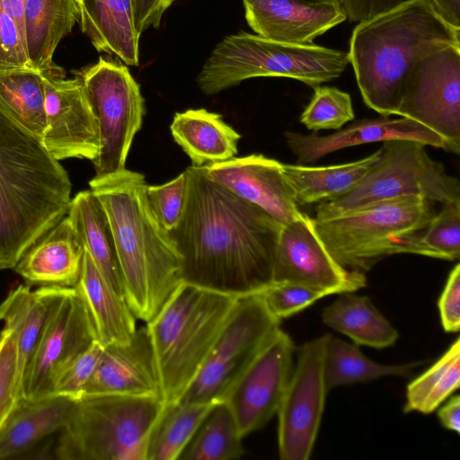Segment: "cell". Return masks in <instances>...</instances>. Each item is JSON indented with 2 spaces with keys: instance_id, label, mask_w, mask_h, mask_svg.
<instances>
[{
  "instance_id": "6da1fadb",
  "label": "cell",
  "mask_w": 460,
  "mask_h": 460,
  "mask_svg": "<svg viewBox=\"0 0 460 460\" xmlns=\"http://www.w3.org/2000/svg\"><path fill=\"white\" fill-rule=\"evenodd\" d=\"M183 215L170 231L182 261V281L241 297L272 283L282 225L209 179L202 166L185 170Z\"/></svg>"
},
{
  "instance_id": "7a4b0ae2",
  "label": "cell",
  "mask_w": 460,
  "mask_h": 460,
  "mask_svg": "<svg viewBox=\"0 0 460 460\" xmlns=\"http://www.w3.org/2000/svg\"><path fill=\"white\" fill-rule=\"evenodd\" d=\"M89 185L112 232L124 297L147 323L183 282L181 254L149 207L142 173L124 169Z\"/></svg>"
},
{
  "instance_id": "3957f363",
  "label": "cell",
  "mask_w": 460,
  "mask_h": 460,
  "mask_svg": "<svg viewBox=\"0 0 460 460\" xmlns=\"http://www.w3.org/2000/svg\"><path fill=\"white\" fill-rule=\"evenodd\" d=\"M451 45H460V28L447 22L428 0H403L358 23L348 54L364 102L381 116L396 115L414 64Z\"/></svg>"
},
{
  "instance_id": "277c9868",
  "label": "cell",
  "mask_w": 460,
  "mask_h": 460,
  "mask_svg": "<svg viewBox=\"0 0 460 460\" xmlns=\"http://www.w3.org/2000/svg\"><path fill=\"white\" fill-rule=\"evenodd\" d=\"M71 190L59 161L0 111V270L67 214Z\"/></svg>"
},
{
  "instance_id": "5b68a950",
  "label": "cell",
  "mask_w": 460,
  "mask_h": 460,
  "mask_svg": "<svg viewBox=\"0 0 460 460\" xmlns=\"http://www.w3.org/2000/svg\"><path fill=\"white\" fill-rule=\"evenodd\" d=\"M237 299L182 282L146 323L164 403L196 377Z\"/></svg>"
},
{
  "instance_id": "8992f818",
  "label": "cell",
  "mask_w": 460,
  "mask_h": 460,
  "mask_svg": "<svg viewBox=\"0 0 460 460\" xmlns=\"http://www.w3.org/2000/svg\"><path fill=\"white\" fill-rule=\"evenodd\" d=\"M349 64L345 51L315 44L297 45L238 32L212 50L197 77L207 95L254 77H287L315 88L341 75Z\"/></svg>"
},
{
  "instance_id": "52a82bcc",
  "label": "cell",
  "mask_w": 460,
  "mask_h": 460,
  "mask_svg": "<svg viewBox=\"0 0 460 460\" xmlns=\"http://www.w3.org/2000/svg\"><path fill=\"white\" fill-rule=\"evenodd\" d=\"M164 405L159 397H82L60 430L55 455L61 460H146Z\"/></svg>"
},
{
  "instance_id": "ba28073f",
  "label": "cell",
  "mask_w": 460,
  "mask_h": 460,
  "mask_svg": "<svg viewBox=\"0 0 460 460\" xmlns=\"http://www.w3.org/2000/svg\"><path fill=\"white\" fill-rule=\"evenodd\" d=\"M433 202L418 196L375 203L315 220V230L334 260L364 273L386 256L399 254L400 239L423 229L435 215Z\"/></svg>"
},
{
  "instance_id": "9c48e42d",
  "label": "cell",
  "mask_w": 460,
  "mask_h": 460,
  "mask_svg": "<svg viewBox=\"0 0 460 460\" xmlns=\"http://www.w3.org/2000/svg\"><path fill=\"white\" fill-rule=\"evenodd\" d=\"M378 162L349 192L321 202L315 220L330 219L375 203L404 197H422L431 202H460V183L428 155L425 145L407 140L383 142Z\"/></svg>"
},
{
  "instance_id": "30bf717a",
  "label": "cell",
  "mask_w": 460,
  "mask_h": 460,
  "mask_svg": "<svg viewBox=\"0 0 460 460\" xmlns=\"http://www.w3.org/2000/svg\"><path fill=\"white\" fill-rule=\"evenodd\" d=\"M74 75L81 80L97 120L100 149L92 161L94 177L126 169L129 149L145 114L139 84L126 66L103 57L74 71Z\"/></svg>"
},
{
  "instance_id": "8fae6325",
  "label": "cell",
  "mask_w": 460,
  "mask_h": 460,
  "mask_svg": "<svg viewBox=\"0 0 460 460\" xmlns=\"http://www.w3.org/2000/svg\"><path fill=\"white\" fill-rule=\"evenodd\" d=\"M280 327L260 293L238 297L196 377L178 402H223L266 341Z\"/></svg>"
},
{
  "instance_id": "7c38bea8",
  "label": "cell",
  "mask_w": 460,
  "mask_h": 460,
  "mask_svg": "<svg viewBox=\"0 0 460 460\" xmlns=\"http://www.w3.org/2000/svg\"><path fill=\"white\" fill-rule=\"evenodd\" d=\"M48 313L30 363L22 400L52 394L60 374L95 341V330L85 303L74 287L45 286Z\"/></svg>"
},
{
  "instance_id": "4fadbf2b",
  "label": "cell",
  "mask_w": 460,
  "mask_h": 460,
  "mask_svg": "<svg viewBox=\"0 0 460 460\" xmlns=\"http://www.w3.org/2000/svg\"><path fill=\"white\" fill-rule=\"evenodd\" d=\"M330 334L314 338L296 350L288 385L278 409V447L281 460L311 457L324 411Z\"/></svg>"
},
{
  "instance_id": "5bb4252c",
  "label": "cell",
  "mask_w": 460,
  "mask_h": 460,
  "mask_svg": "<svg viewBox=\"0 0 460 460\" xmlns=\"http://www.w3.org/2000/svg\"><path fill=\"white\" fill-rule=\"evenodd\" d=\"M397 116L416 120L442 137L450 152L460 153V45L419 59L408 73Z\"/></svg>"
},
{
  "instance_id": "9a60e30c",
  "label": "cell",
  "mask_w": 460,
  "mask_h": 460,
  "mask_svg": "<svg viewBox=\"0 0 460 460\" xmlns=\"http://www.w3.org/2000/svg\"><path fill=\"white\" fill-rule=\"evenodd\" d=\"M294 352L291 337L279 327L225 397L243 438L277 414L293 369Z\"/></svg>"
},
{
  "instance_id": "2e32d148",
  "label": "cell",
  "mask_w": 460,
  "mask_h": 460,
  "mask_svg": "<svg viewBox=\"0 0 460 460\" xmlns=\"http://www.w3.org/2000/svg\"><path fill=\"white\" fill-rule=\"evenodd\" d=\"M290 282L327 296L355 292L367 284L364 273L338 263L320 239L311 218L300 213L280 230L274 255L272 283Z\"/></svg>"
},
{
  "instance_id": "e0dca14e",
  "label": "cell",
  "mask_w": 460,
  "mask_h": 460,
  "mask_svg": "<svg viewBox=\"0 0 460 460\" xmlns=\"http://www.w3.org/2000/svg\"><path fill=\"white\" fill-rule=\"evenodd\" d=\"M42 75L47 124L42 145L58 161H93L100 149L98 125L81 80L66 79L64 69Z\"/></svg>"
},
{
  "instance_id": "ac0fdd59",
  "label": "cell",
  "mask_w": 460,
  "mask_h": 460,
  "mask_svg": "<svg viewBox=\"0 0 460 460\" xmlns=\"http://www.w3.org/2000/svg\"><path fill=\"white\" fill-rule=\"evenodd\" d=\"M282 165L275 159L252 154L202 167L209 179L259 207L284 226L301 211L285 179Z\"/></svg>"
},
{
  "instance_id": "d6986e66",
  "label": "cell",
  "mask_w": 460,
  "mask_h": 460,
  "mask_svg": "<svg viewBox=\"0 0 460 460\" xmlns=\"http://www.w3.org/2000/svg\"><path fill=\"white\" fill-rule=\"evenodd\" d=\"M248 25L263 38L297 45L314 40L347 20L341 2L243 0Z\"/></svg>"
},
{
  "instance_id": "ffe728a7",
  "label": "cell",
  "mask_w": 460,
  "mask_h": 460,
  "mask_svg": "<svg viewBox=\"0 0 460 460\" xmlns=\"http://www.w3.org/2000/svg\"><path fill=\"white\" fill-rule=\"evenodd\" d=\"M285 137L289 149L296 156V164L300 165L312 164L343 148L393 139L413 140L450 152L448 144L442 137L423 124L405 117L364 119L326 136H319L315 132L304 135L288 131Z\"/></svg>"
},
{
  "instance_id": "44dd1931",
  "label": "cell",
  "mask_w": 460,
  "mask_h": 460,
  "mask_svg": "<svg viewBox=\"0 0 460 460\" xmlns=\"http://www.w3.org/2000/svg\"><path fill=\"white\" fill-rule=\"evenodd\" d=\"M95 395L161 398L155 359L146 327L137 329L127 343L103 346L82 397Z\"/></svg>"
},
{
  "instance_id": "7402d4cb",
  "label": "cell",
  "mask_w": 460,
  "mask_h": 460,
  "mask_svg": "<svg viewBox=\"0 0 460 460\" xmlns=\"http://www.w3.org/2000/svg\"><path fill=\"white\" fill-rule=\"evenodd\" d=\"M84 247L68 216L43 234L13 270L27 285L75 287Z\"/></svg>"
},
{
  "instance_id": "603a6c76",
  "label": "cell",
  "mask_w": 460,
  "mask_h": 460,
  "mask_svg": "<svg viewBox=\"0 0 460 460\" xmlns=\"http://www.w3.org/2000/svg\"><path fill=\"white\" fill-rule=\"evenodd\" d=\"M74 288L85 303L97 341L102 346L131 340L137 332L136 316L124 296L108 283L85 250L80 277Z\"/></svg>"
},
{
  "instance_id": "cb8c5ba5",
  "label": "cell",
  "mask_w": 460,
  "mask_h": 460,
  "mask_svg": "<svg viewBox=\"0 0 460 460\" xmlns=\"http://www.w3.org/2000/svg\"><path fill=\"white\" fill-rule=\"evenodd\" d=\"M79 20V0H26L24 33L32 69L42 74L63 69L54 63V52Z\"/></svg>"
},
{
  "instance_id": "d4e9b609",
  "label": "cell",
  "mask_w": 460,
  "mask_h": 460,
  "mask_svg": "<svg viewBox=\"0 0 460 460\" xmlns=\"http://www.w3.org/2000/svg\"><path fill=\"white\" fill-rule=\"evenodd\" d=\"M75 401L58 394L20 400L0 429V460L19 456L61 430Z\"/></svg>"
},
{
  "instance_id": "484cf974",
  "label": "cell",
  "mask_w": 460,
  "mask_h": 460,
  "mask_svg": "<svg viewBox=\"0 0 460 460\" xmlns=\"http://www.w3.org/2000/svg\"><path fill=\"white\" fill-rule=\"evenodd\" d=\"M80 4L82 31L99 52L113 54L126 65L139 63V37L131 0H99Z\"/></svg>"
},
{
  "instance_id": "4316f807",
  "label": "cell",
  "mask_w": 460,
  "mask_h": 460,
  "mask_svg": "<svg viewBox=\"0 0 460 460\" xmlns=\"http://www.w3.org/2000/svg\"><path fill=\"white\" fill-rule=\"evenodd\" d=\"M170 128L174 141L190 157L192 166L227 161L237 154L241 135L218 113L205 109L177 112Z\"/></svg>"
},
{
  "instance_id": "83f0119b",
  "label": "cell",
  "mask_w": 460,
  "mask_h": 460,
  "mask_svg": "<svg viewBox=\"0 0 460 460\" xmlns=\"http://www.w3.org/2000/svg\"><path fill=\"white\" fill-rule=\"evenodd\" d=\"M382 148L360 160L330 166L283 164L297 206L332 201L349 192L381 157Z\"/></svg>"
},
{
  "instance_id": "f1b7e54d",
  "label": "cell",
  "mask_w": 460,
  "mask_h": 460,
  "mask_svg": "<svg viewBox=\"0 0 460 460\" xmlns=\"http://www.w3.org/2000/svg\"><path fill=\"white\" fill-rule=\"evenodd\" d=\"M45 286L31 291L29 285L12 289L0 304V321L10 328L16 341V385L22 400L23 382L46 322Z\"/></svg>"
},
{
  "instance_id": "f546056e",
  "label": "cell",
  "mask_w": 460,
  "mask_h": 460,
  "mask_svg": "<svg viewBox=\"0 0 460 460\" xmlns=\"http://www.w3.org/2000/svg\"><path fill=\"white\" fill-rule=\"evenodd\" d=\"M339 295L322 313L327 326L348 336L357 345L385 349L395 344L398 331L368 296L354 292Z\"/></svg>"
},
{
  "instance_id": "4dcf8cb0",
  "label": "cell",
  "mask_w": 460,
  "mask_h": 460,
  "mask_svg": "<svg viewBox=\"0 0 460 460\" xmlns=\"http://www.w3.org/2000/svg\"><path fill=\"white\" fill-rule=\"evenodd\" d=\"M67 216L101 274L123 295L112 232L97 197L91 190L78 192L71 200Z\"/></svg>"
},
{
  "instance_id": "1f68e13d",
  "label": "cell",
  "mask_w": 460,
  "mask_h": 460,
  "mask_svg": "<svg viewBox=\"0 0 460 460\" xmlns=\"http://www.w3.org/2000/svg\"><path fill=\"white\" fill-rule=\"evenodd\" d=\"M44 100L40 72L32 68L0 70V111L40 142L47 127Z\"/></svg>"
},
{
  "instance_id": "d6a6232c",
  "label": "cell",
  "mask_w": 460,
  "mask_h": 460,
  "mask_svg": "<svg viewBox=\"0 0 460 460\" xmlns=\"http://www.w3.org/2000/svg\"><path fill=\"white\" fill-rule=\"evenodd\" d=\"M215 404L165 403L153 429L146 460L179 459Z\"/></svg>"
},
{
  "instance_id": "836d02e7",
  "label": "cell",
  "mask_w": 460,
  "mask_h": 460,
  "mask_svg": "<svg viewBox=\"0 0 460 460\" xmlns=\"http://www.w3.org/2000/svg\"><path fill=\"white\" fill-rule=\"evenodd\" d=\"M460 385V339L457 337L421 375L407 385L404 412L435 411Z\"/></svg>"
},
{
  "instance_id": "e575fe53",
  "label": "cell",
  "mask_w": 460,
  "mask_h": 460,
  "mask_svg": "<svg viewBox=\"0 0 460 460\" xmlns=\"http://www.w3.org/2000/svg\"><path fill=\"white\" fill-rule=\"evenodd\" d=\"M423 362L379 364L365 356L354 344L331 335L326 352L325 378L328 390L367 382L387 376H406Z\"/></svg>"
},
{
  "instance_id": "d590c367",
  "label": "cell",
  "mask_w": 460,
  "mask_h": 460,
  "mask_svg": "<svg viewBox=\"0 0 460 460\" xmlns=\"http://www.w3.org/2000/svg\"><path fill=\"white\" fill-rule=\"evenodd\" d=\"M235 420L225 402L216 403L179 459L231 460L244 454Z\"/></svg>"
},
{
  "instance_id": "8d00e7d4",
  "label": "cell",
  "mask_w": 460,
  "mask_h": 460,
  "mask_svg": "<svg viewBox=\"0 0 460 460\" xmlns=\"http://www.w3.org/2000/svg\"><path fill=\"white\" fill-rule=\"evenodd\" d=\"M442 205L427 226L415 233L414 254L456 261L460 256V202Z\"/></svg>"
},
{
  "instance_id": "74e56055",
  "label": "cell",
  "mask_w": 460,
  "mask_h": 460,
  "mask_svg": "<svg viewBox=\"0 0 460 460\" xmlns=\"http://www.w3.org/2000/svg\"><path fill=\"white\" fill-rule=\"evenodd\" d=\"M355 118L350 95L336 87L316 86L300 122L314 132L340 129Z\"/></svg>"
},
{
  "instance_id": "f35d334b",
  "label": "cell",
  "mask_w": 460,
  "mask_h": 460,
  "mask_svg": "<svg viewBox=\"0 0 460 460\" xmlns=\"http://www.w3.org/2000/svg\"><path fill=\"white\" fill-rule=\"evenodd\" d=\"M146 199L154 215L167 231L179 224L187 202L188 181L185 171L162 185H147Z\"/></svg>"
},
{
  "instance_id": "ab89813d",
  "label": "cell",
  "mask_w": 460,
  "mask_h": 460,
  "mask_svg": "<svg viewBox=\"0 0 460 460\" xmlns=\"http://www.w3.org/2000/svg\"><path fill=\"white\" fill-rule=\"evenodd\" d=\"M260 294L269 311L280 321L328 296L322 291L290 282L271 283Z\"/></svg>"
},
{
  "instance_id": "60d3db41",
  "label": "cell",
  "mask_w": 460,
  "mask_h": 460,
  "mask_svg": "<svg viewBox=\"0 0 460 460\" xmlns=\"http://www.w3.org/2000/svg\"><path fill=\"white\" fill-rule=\"evenodd\" d=\"M16 385V341L4 327L0 340V429L19 402Z\"/></svg>"
},
{
  "instance_id": "b9f144b4",
  "label": "cell",
  "mask_w": 460,
  "mask_h": 460,
  "mask_svg": "<svg viewBox=\"0 0 460 460\" xmlns=\"http://www.w3.org/2000/svg\"><path fill=\"white\" fill-rule=\"evenodd\" d=\"M102 349L103 346L95 341L80 354L58 377L52 394L65 395L74 400L80 399L98 364Z\"/></svg>"
},
{
  "instance_id": "7bdbcfd3",
  "label": "cell",
  "mask_w": 460,
  "mask_h": 460,
  "mask_svg": "<svg viewBox=\"0 0 460 460\" xmlns=\"http://www.w3.org/2000/svg\"><path fill=\"white\" fill-rule=\"evenodd\" d=\"M31 68L25 39L0 0V70Z\"/></svg>"
},
{
  "instance_id": "ee69618b",
  "label": "cell",
  "mask_w": 460,
  "mask_h": 460,
  "mask_svg": "<svg viewBox=\"0 0 460 460\" xmlns=\"http://www.w3.org/2000/svg\"><path fill=\"white\" fill-rule=\"evenodd\" d=\"M441 324L446 332L460 328V265L450 271L438 303Z\"/></svg>"
},
{
  "instance_id": "f6af8a7d",
  "label": "cell",
  "mask_w": 460,
  "mask_h": 460,
  "mask_svg": "<svg viewBox=\"0 0 460 460\" xmlns=\"http://www.w3.org/2000/svg\"><path fill=\"white\" fill-rule=\"evenodd\" d=\"M136 29L141 34L147 29L158 28L164 12L175 0H131Z\"/></svg>"
},
{
  "instance_id": "bcb514c9",
  "label": "cell",
  "mask_w": 460,
  "mask_h": 460,
  "mask_svg": "<svg viewBox=\"0 0 460 460\" xmlns=\"http://www.w3.org/2000/svg\"><path fill=\"white\" fill-rule=\"evenodd\" d=\"M403 0H341L342 8L350 22H362L383 13Z\"/></svg>"
},
{
  "instance_id": "7dc6e473",
  "label": "cell",
  "mask_w": 460,
  "mask_h": 460,
  "mask_svg": "<svg viewBox=\"0 0 460 460\" xmlns=\"http://www.w3.org/2000/svg\"><path fill=\"white\" fill-rule=\"evenodd\" d=\"M441 426L450 431L460 433V396L448 397L438 409Z\"/></svg>"
},
{
  "instance_id": "c3c4849f",
  "label": "cell",
  "mask_w": 460,
  "mask_h": 460,
  "mask_svg": "<svg viewBox=\"0 0 460 460\" xmlns=\"http://www.w3.org/2000/svg\"><path fill=\"white\" fill-rule=\"evenodd\" d=\"M429 2L447 22L460 28V0H429Z\"/></svg>"
},
{
  "instance_id": "681fc988",
  "label": "cell",
  "mask_w": 460,
  "mask_h": 460,
  "mask_svg": "<svg viewBox=\"0 0 460 460\" xmlns=\"http://www.w3.org/2000/svg\"><path fill=\"white\" fill-rule=\"evenodd\" d=\"M306 1H312V2H341V0H306Z\"/></svg>"
},
{
  "instance_id": "f907efd6",
  "label": "cell",
  "mask_w": 460,
  "mask_h": 460,
  "mask_svg": "<svg viewBox=\"0 0 460 460\" xmlns=\"http://www.w3.org/2000/svg\"><path fill=\"white\" fill-rule=\"evenodd\" d=\"M99 0H79V4L87 3V2H94Z\"/></svg>"
},
{
  "instance_id": "816d5d0a",
  "label": "cell",
  "mask_w": 460,
  "mask_h": 460,
  "mask_svg": "<svg viewBox=\"0 0 460 460\" xmlns=\"http://www.w3.org/2000/svg\"><path fill=\"white\" fill-rule=\"evenodd\" d=\"M0 340H1V333H0Z\"/></svg>"
},
{
  "instance_id": "f5cc1de1",
  "label": "cell",
  "mask_w": 460,
  "mask_h": 460,
  "mask_svg": "<svg viewBox=\"0 0 460 460\" xmlns=\"http://www.w3.org/2000/svg\"><path fill=\"white\" fill-rule=\"evenodd\" d=\"M429 2V0H428ZM430 3V2H429Z\"/></svg>"
}]
</instances>
